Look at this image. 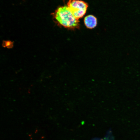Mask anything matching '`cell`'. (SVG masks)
<instances>
[{
    "label": "cell",
    "mask_w": 140,
    "mask_h": 140,
    "mask_svg": "<svg viewBox=\"0 0 140 140\" xmlns=\"http://www.w3.org/2000/svg\"><path fill=\"white\" fill-rule=\"evenodd\" d=\"M53 15L59 25L69 29H74L79 27V20L74 16L67 6L59 7Z\"/></svg>",
    "instance_id": "1"
},
{
    "label": "cell",
    "mask_w": 140,
    "mask_h": 140,
    "mask_svg": "<svg viewBox=\"0 0 140 140\" xmlns=\"http://www.w3.org/2000/svg\"><path fill=\"white\" fill-rule=\"evenodd\" d=\"M88 6L87 3L81 0H69L67 3L69 10L78 20L85 15Z\"/></svg>",
    "instance_id": "2"
},
{
    "label": "cell",
    "mask_w": 140,
    "mask_h": 140,
    "mask_svg": "<svg viewBox=\"0 0 140 140\" xmlns=\"http://www.w3.org/2000/svg\"><path fill=\"white\" fill-rule=\"evenodd\" d=\"M84 23L86 26L87 28L89 29H93L97 25V19L93 15H88L85 18Z\"/></svg>",
    "instance_id": "3"
},
{
    "label": "cell",
    "mask_w": 140,
    "mask_h": 140,
    "mask_svg": "<svg viewBox=\"0 0 140 140\" xmlns=\"http://www.w3.org/2000/svg\"><path fill=\"white\" fill-rule=\"evenodd\" d=\"M13 42L10 41H3L2 46L4 47L11 48L13 46Z\"/></svg>",
    "instance_id": "4"
}]
</instances>
